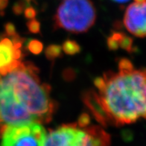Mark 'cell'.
<instances>
[{
	"label": "cell",
	"mask_w": 146,
	"mask_h": 146,
	"mask_svg": "<svg viewBox=\"0 0 146 146\" xmlns=\"http://www.w3.org/2000/svg\"><path fill=\"white\" fill-rule=\"evenodd\" d=\"M84 101L95 119L104 126L121 127L146 120V68L136 69L121 59L117 71H109L95 80L94 88Z\"/></svg>",
	"instance_id": "cell-1"
},
{
	"label": "cell",
	"mask_w": 146,
	"mask_h": 146,
	"mask_svg": "<svg viewBox=\"0 0 146 146\" xmlns=\"http://www.w3.org/2000/svg\"><path fill=\"white\" fill-rule=\"evenodd\" d=\"M54 110L50 87L40 81L31 64L22 62L0 76V133L14 125L48 123Z\"/></svg>",
	"instance_id": "cell-2"
},
{
	"label": "cell",
	"mask_w": 146,
	"mask_h": 146,
	"mask_svg": "<svg viewBox=\"0 0 146 146\" xmlns=\"http://www.w3.org/2000/svg\"><path fill=\"white\" fill-rule=\"evenodd\" d=\"M110 136L101 126L90 124L87 115L75 123L63 125L46 133L43 146H110Z\"/></svg>",
	"instance_id": "cell-3"
},
{
	"label": "cell",
	"mask_w": 146,
	"mask_h": 146,
	"mask_svg": "<svg viewBox=\"0 0 146 146\" xmlns=\"http://www.w3.org/2000/svg\"><path fill=\"white\" fill-rule=\"evenodd\" d=\"M96 20V10L90 0H64L54 16L58 28L76 34L88 31Z\"/></svg>",
	"instance_id": "cell-4"
},
{
	"label": "cell",
	"mask_w": 146,
	"mask_h": 146,
	"mask_svg": "<svg viewBox=\"0 0 146 146\" xmlns=\"http://www.w3.org/2000/svg\"><path fill=\"white\" fill-rule=\"evenodd\" d=\"M46 132L41 124L26 123L6 127L0 133V146H43Z\"/></svg>",
	"instance_id": "cell-5"
},
{
	"label": "cell",
	"mask_w": 146,
	"mask_h": 146,
	"mask_svg": "<svg viewBox=\"0 0 146 146\" xmlns=\"http://www.w3.org/2000/svg\"><path fill=\"white\" fill-rule=\"evenodd\" d=\"M22 41L17 35L0 40V76L8 74L21 64Z\"/></svg>",
	"instance_id": "cell-6"
},
{
	"label": "cell",
	"mask_w": 146,
	"mask_h": 146,
	"mask_svg": "<svg viewBox=\"0 0 146 146\" xmlns=\"http://www.w3.org/2000/svg\"><path fill=\"white\" fill-rule=\"evenodd\" d=\"M124 25L129 32L138 37H146V0L133 1L125 11Z\"/></svg>",
	"instance_id": "cell-7"
},
{
	"label": "cell",
	"mask_w": 146,
	"mask_h": 146,
	"mask_svg": "<svg viewBox=\"0 0 146 146\" xmlns=\"http://www.w3.org/2000/svg\"><path fill=\"white\" fill-rule=\"evenodd\" d=\"M64 50L67 54H74L79 51V46L74 41L68 40L64 44Z\"/></svg>",
	"instance_id": "cell-8"
},
{
	"label": "cell",
	"mask_w": 146,
	"mask_h": 146,
	"mask_svg": "<svg viewBox=\"0 0 146 146\" xmlns=\"http://www.w3.org/2000/svg\"><path fill=\"white\" fill-rule=\"evenodd\" d=\"M29 49L34 53H39L42 50V44L38 41L33 40L29 44Z\"/></svg>",
	"instance_id": "cell-9"
},
{
	"label": "cell",
	"mask_w": 146,
	"mask_h": 146,
	"mask_svg": "<svg viewBox=\"0 0 146 146\" xmlns=\"http://www.w3.org/2000/svg\"><path fill=\"white\" fill-rule=\"evenodd\" d=\"M8 0H0V10L4 9L8 5Z\"/></svg>",
	"instance_id": "cell-10"
},
{
	"label": "cell",
	"mask_w": 146,
	"mask_h": 146,
	"mask_svg": "<svg viewBox=\"0 0 146 146\" xmlns=\"http://www.w3.org/2000/svg\"><path fill=\"white\" fill-rule=\"evenodd\" d=\"M112 2H117V3H126V2H129L130 0H111Z\"/></svg>",
	"instance_id": "cell-11"
}]
</instances>
